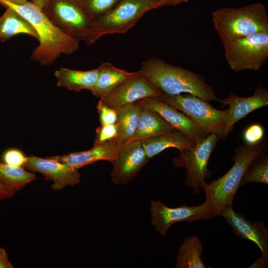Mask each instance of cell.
<instances>
[{
  "label": "cell",
  "instance_id": "cell-32",
  "mask_svg": "<svg viewBox=\"0 0 268 268\" xmlns=\"http://www.w3.org/2000/svg\"><path fill=\"white\" fill-rule=\"evenodd\" d=\"M13 264L9 259L5 249L0 247V268H13Z\"/></svg>",
  "mask_w": 268,
  "mask_h": 268
},
{
  "label": "cell",
  "instance_id": "cell-34",
  "mask_svg": "<svg viewBox=\"0 0 268 268\" xmlns=\"http://www.w3.org/2000/svg\"><path fill=\"white\" fill-rule=\"evenodd\" d=\"M163 2L165 5L176 6L182 3L187 2L189 0H155Z\"/></svg>",
  "mask_w": 268,
  "mask_h": 268
},
{
  "label": "cell",
  "instance_id": "cell-1",
  "mask_svg": "<svg viewBox=\"0 0 268 268\" xmlns=\"http://www.w3.org/2000/svg\"><path fill=\"white\" fill-rule=\"evenodd\" d=\"M0 5L17 12L36 31L39 44L31 55L32 61L43 66H50L62 54L70 55L78 50L80 41L57 27L42 9L32 2L28 0L18 4L0 0Z\"/></svg>",
  "mask_w": 268,
  "mask_h": 268
},
{
  "label": "cell",
  "instance_id": "cell-8",
  "mask_svg": "<svg viewBox=\"0 0 268 268\" xmlns=\"http://www.w3.org/2000/svg\"><path fill=\"white\" fill-rule=\"evenodd\" d=\"M214 134H209L205 138L196 142L191 148L179 151L174 157L173 163L175 167L186 169L185 183L195 194L200 193L206 183L211 172L208 169V164L212 152L219 140Z\"/></svg>",
  "mask_w": 268,
  "mask_h": 268
},
{
  "label": "cell",
  "instance_id": "cell-12",
  "mask_svg": "<svg viewBox=\"0 0 268 268\" xmlns=\"http://www.w3.org/2000/svg\"><path fill=\"white\" fill-rule=\"evenodd\" d=\"M163 94L137 71L100 99L109 106L117 109L143 98H160Z\"/></svg>",
  "mask_w": 268,
  "mask_h": 268
},
{
  "label": "cell",
  "instance_id": "cell-7",
  "mask_svg": "<svg viewBox=\"0 0 268 268\" xmlns=\"http://www.w3.org/2000/svg\"><path fill=\"white\" fill-rule=\"evenodd\" d=\"M166 6L155 0H121L112 9L92 21L100 38L109 34H124L148 11Z\"/></svg>",
  "mask_w": 268,
  "mask_h": 268
},
{
  "label": "cell",
  "instance_id": "cell-33",
  "mask_svg": "<svg viewBox=\"0 0 268 268\" xmlns=\"http://www.w3.org/2000/svg\"><path fill=\"white\" fill-rule=\"evenodd\" d=\"M15 193L0 182V202L11 198Z\"/></svg>",
  "mask_w": 268,
  "mask_h": 268
},
{
  "label": "cell",
  "instance_id": "cell-9",
  "mask_svg": "<svg viewBox=\"0 0 268 268\" xmlns=\"http://www.w3.org/2000/svg\"><path fill=\"white\" fill-rule=\"evenodd\" d=\"M224 55L230 68L236 72L258 70L268 58V33L239 39L225 50Z\"/></svg>",
  "mask_w": 268,
  "mask_h": 268
},
{
  "label": "cell",
  "instance_id": "cell-13",
  "mask_svg": "<svg viewBox=\"0 0 268 268\" xmlns=\"http://www.w3.org/2000/svg\"><path fill=\"white\" fill-rule=\"evenodd\" d=\"M149 159L141 141H132L123 145L111 162L113 168L110 176L112 181L117 185L127 184Z\"/></svg>",
  "mask_w": 268,
  "mask_h": 268
},
{
  "label": "cell",
  "instance_id": "cell-24",
  "mask_svg": "<svg viewBox=\"0 0 268 268\" xmlns=\"http://www.w3.org/2000/svg\"><path fill=\"white\" fill-rule=\"evenodd\" d=\"M203 247L198 237L186 238L180 246L177 257L176 268H205L201 260Z\"/></svg>",
  "mask_w": 268,
  "mask_h": 268
},
{
  "label": "cell",
  "instance_id": "cell-21",
  "mask_svg": "<svg viewBox=\"0 0 268 268\" xmlns=\"http://www.w3.org/2000/svg\"><path fill=\"white\" fill-rule=\"evenodd\" d=\"M98 67L99 75L90 91L94 96L100 98L135 73L118 68L109 62H104Z\"/></svg>",
  "mask_w": 268,
  "mask_h": 268
},
{
  "label": "cell",
  "instance_id": "cell-5",
  "mask_svg": "<svg viewBox=\"0 0 268 268\" xmlns=\"http://www.w3.org/2000/svg\"><path fill=\"white\" fill-rule=\"evenodd\" d=\"M42 10L57 27L80 42L91 45L100 38L78 0H49Z\"/></svg>",
  "mask_w": 268,
  "mask_h": 268
},
{
  "label": "cell",
  "instance_id": "cell-22",
  "mask_svg": "<svg viewBox=\"0 0 268 268\" xmlns=\"http://www.w3.org/2000/svg\"><path fill=\"white\" fill-rule=\"evenodd\" d=\"M18 34L28 35L38 40L37 32L28 21L14 10L6 8L0 17V41L3 42Z\"/></svg>",
  "mask_w": 268,
  "mask_h": 268
},
{
  "label": "cell",
  "instance_id": "cell-31",
  "mask_svg": "<svg viewBox=\"0 0 268 268\" xmlns=\"http://www.w3.org/2000/svg\"><path fill=\"white\" fill-rule=\"evenodd\" d=\"M264 134L263 127L259 124H254L245 129L243 137L245 143L254 144L263 139Z\"/></svg>",
  "mask_w": 268,
  "mask_h": 268
},
{
  "label": "cell",
  "instance_id": "cell-3",
  "mask_svg": "<svg viewBox=\"0 0 268 268\" xmlns=\"http://www.w3.org/2000/svg\"><path fill=\"white\" fill-rule=\"evenodd\" d=\"M267 149L266 139L254 144L245 143L236 148L232 160L234 164L223 176L210 183H206L202 189L205 201L212 206L215 216H220L227 207L232 205L235 194L240 187L241 180L252 160Z\"/></svg>",
  "mask_w": 268,
  "mask_h": 268
},
{
  "label": "cell",
  "instance_id": "cell-23",
  "mask_svg": "<svg viewBox=\"0 0 268 268\" xmlns=\"http://www.w3.org/2000/svg\"><path fill=\"white\" fill-rule=\"evenodd\" d=\"M118 116V135L117 141L120 147L128 142L136 131L142 107L134 102L115 109Z\"/></svg>",
  "mask_w": 268,
  "mask_h": 268
},
{
  "label": "cell",
  "instance_id": "cell-10",
  "mask_svg": "<svg viewBox=\"0 0 268 268\" xmlns=\"http://www.w3.org/2000/svg\"><path fill=\"white\" fill-rule=\"evenodd\" d=\"M149 211L151 223L161 235L165 236L172 224L178 222L192 223L215 217L211 205L207 201L199 205L184 204L176 207L165 205L157 200H152Z\"/></svg>",
  "mask_w": 268,
  "mask_h": 268
},
{
  "label": "cell",
  "instance_id": "cell-29",
  "mask_svg": "<svg viewBox=\"0 0 268 268\" xmlns=\"http://www.w3.org/2000/svg\"><path fill=\"white\" fill-rule=\"evenodd\" d=\"M27 156L20 149L10 148L6 149L1 155V160L12 166L24 167Z\"/></svg>",
  "mask_w": 268,
  "mask_h": 268
},
{
  "label": "cell",
  "instance_id": "cell-11",
  "mask_svg": "<svg viewBox=\"0 0 268 268\" xmlns=\"http://www.w3.org/2000/svg\"><path fill=\"white\" fill-rule=\"evenodd\" d=\"M238 238L255 243L261 252V256L249 268H265L268 262V228L262 221H251L242 213H236L232 205L221 213Z\"/></svg>",
  "mask_w": 268,
  "mask_h": 268
},
{
  "label": "cell",
  "instance_id": "cell-18",
  "mask_svg": "<svg viewBox=\"0 0 268 268\" xmlns=\"http://www.w3.org/2000/svg\"><path fill=\"white\" fill-rule=\"evenodd\" d=\"M147 157L150 159L169 147L183 151L193 146L196 141L178 131L169 132L141 141Z\"/></svg>",
  "mask_w": 268,
  "mask_h": 268
},
{
  "label": "cell",
  "instance_id": "cell-36",
  "mask_svg": "<svg viewBox=\"0 0 268 268\" xmlns=\"http://www.w3.org/2000/svg\"><path fill=\"white\" fill-rule=\"evenodd\" d=\"M7 1H8L10 2L15 3V4H23L25 3L28 1V0H6Z\"/></svg>",
  "mask_w": 268,
  "mask_h": 268
},
{
  "label": "cell",
  "instance_id": "cell-4",
  "mask_svg": "<svg viewBox=\"0 0 268 268\" xmlns=\"http://www.w3.org/2000/svg\"><path fill=\"white\" fill-rule=\"evenodd\" d=\"M212 19L225 50L239 39L268 33L267 9L259 2L236 8H219L212 13Z\"/></svg>",
  "mask_w": 268,
  "mask_h": 268
},
{
  "label": "cell",
  "instance_id": "cell-28",
  "mask_svg": "<svg viewBox=\"0 0 268 268\" xmlns=\"http://www.w3.org/2000/svg\"><path fill=\"white\" fill-rule=\"evenodd\" d=\"M118 128L117 124L101 125L96 129L94 145L102 144L117 139Z\"/></svg>",
  "mask_w": 268,
  "mask_h": 268
},
{
  "label": "cell",
  "instance_id": "cell-2",
  "mask_svg": "<svg viewBox=\"0 0 268 268\" xmlns=\"http://www.w3.org/2000/svg\"><path fill=\"white\" fill-rule=\"evenodd\" d=\"M138 72L164 94L189 93L209 102L220 100L213 86L202 75L159 58L147 59L142 63Z\"/></svg>",
  "mask_w": 268,
  "mask_h": 268
},
{
  "label": "cell",
  "instance_id": "cell-27",
  "mask_svg": "<svg viewBox=\"0 0 268 268\" xmlns=\"http://www.w3.org/2000/svg\"><path fill=\"white\" fill-rule=\"evenodd\" d=\"M92 20L112 9L121 0H78Z\"/></svg>",
  "mask_w": 268,
  "mask_h": 268
},
{
  "label": "cell",
  "instance_id": "cell-26",
  "mask_svg": "<svg viewBox=\"0 0 268 268\" xmlns=\"http://www.w3.org/2000/svg\"><path fill=\"white\" fill-rule=\"evenodd\" d=\"M252 183L268 184V156L265 152L257 155L249 164L241 180L240 187Z\"/></svg>",
  "mask_w": 268,
  "mask_h": 268
},
{
  "label": "cell",
  "instance_id": "cell-16",
  "mask_svg": "<svg viewBox=\"0 0 268 268\" xmlns=\"http://www.w3.org/2000/svg\"><path fill=\"white\" fill-rule=\"evenodd\" d=\"M219 102L229 106L225 132L226 138L238 121L254 110L268 105V91L261 85H258L251 96L241 97L232 93Z\"/></svg>",
  "mask_w": 268,
  "mask_h": 268
},
{
  "label": "cell",
  "instance_id": "cell-6",
  "mask_svg": "<svg viewBox=\"0 0 268 268\" xmlns=\"http://www.w3.org/2000/svg\"><path fill=\"white\" fill-rule=\"evenodd\" d=\"M164 103L183 112L209 134L225 139L228 109L220 110L209 102L189 93L170 95L163 93L159 98Z\"/></svg>",
  "mask_w": 268,
  "mask_h": 268
},
{
  "label": "cell",
  "instance_id": "cell-14",
  "mask_svg": "<svg viewBox=\"0 0 268 268\" xmlns=\"http://www.w3.org/2000/svg\"><path fill=\"white\" fill-rule=\"evenodd\" d=\"M24 168L41 173L46 180L52 181L53 191H60L68 186H74L80 182L81 175L77 169L51 157L44 158L32 155L27 156Z\"/></svg>",
  "mask_w": 268,
  "mask_h": 268
},
{
  "label": "cell",
  "instance_id": "cell-35",
  "mask_svg": "<svg viewBox=\"0 0 268 268\" xmlns=\"http://www.w3.org/2000/svg\"><path fill=\"white\" fill-rule=\"evenodd\" d=\"M48 0H29V1L32 2L42 9Z\"/></svg>",
  "mask_w": 268,
  "mask_h": 268
},
{
  "label": "cell",
  "instance_id": "cell-30",
  "mask_svg": "<svg viewBox=\"0 0 268 268\" xmlns=\"http://www.w3.org/2000/svg\"><path fill=\"white\" fill-rule=\"evenodd\" d=\"M97 109L101 125L117 123L118 116L115 109L109 106L101 99L97 104Z\"/></svg>",
  "mask_w": 268,
  "mask_h": 268
},
{
  "label": "cell",
  "instance_id": "cell-25",
  "mask_svg": "<svg viewBox=\"0 0 268 268\" xmlns=\"http://www.w3.org/2000/svg\"><path fill=\"white\" fill-rule=\"evenodd\" d=\"M36 179L34 173L24 167L10 166L0 158V182L15 194Z\"/></svg>",
  "mask_w": 268,
  "mask_h": 268
},
{
  "label": "cell",
  "instance_id": "cell-20",
  "mask_svg": "<svg viewBox=\"0 0 268 268\" xmlns=\"http://www.w3.org/2000/svg\"><path fill=\"white\" fill-rule=\"evenodd\" d=\"M175 130L176 129L158 113L142 107L136 131L129 142L142 141Z\"/></svg>",
  "mask_w": 268,
  "mask_h": 268
},
{
  "label": "cell",
  "instance_id": "cell-17",
  "mask_svg": "<svg viewBox=\"0 0 268 268\" xmlns=\"http://www.w3.org/2000/svg\"><path fill=\"white\" fill-rule=\"evenodd\" d=\"M117 139L93 145L90 149L51 156L53 159L78 169L100 160L112 162L116 157L119 149Z\"/></svg>",
  "mask_w": 268,
  "mask_h": 268
},
{
  "label": "cell",
  "instance_id": "cell-19",
  "mask_svg": "<svg viewBox=\"0 0 268 268\" xmlns=\"http://www.w3.org/2000/svg\"><path fill=\"white\" fill-rule=\"evenodd\" d=\"M99 73L98 67L85 71L61 67L55 71L54 74L57 86L79 92L82 90L91 91L95 84Z\"/></svg>",
  "mask_w": 268,
  "mask_h": 268
},
{
  "label": "cell",
  "instance_id": "cell-15",
  "mask_svg": "<svg viewBox=\"0 0 268 268\" xmlns=\"http://www.w3.org/2000/svg\"><path fill=\"white\" fill-rule=\"evenodd\" d=\"M135 103L142 107L156 112L176 130L185 133L196 142L209 134L183 112L162 101L159 98H145Z\"/></svg>",
  "mask_w": 268,
  "mask_h": 268
}]
</instances>
